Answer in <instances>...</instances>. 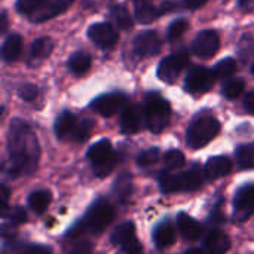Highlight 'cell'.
Instances as JSON below:
<instances>
[{"label":"cell","mask_w":254,"mask_h":254,"mask_svg":"<svg viewBox=\"0 0 254 254\" xmlns=\"http://www.w3.org/2000/svg\"><path fill=\"white\" fill-rule=\"evenodd\" d=\"M208 0H185V4L189 7V9H198L201 6H204Z\"/></svg>","instance_id":"cell-42"},{"label":"cell","mask_w":254,"mask_h":254,"mask_svg":"<svg viewBox=\"0 0 254 254\" xmlns=\"http://www.w3.org/2000/svg\"><path fill=\"white\" fill-rule=\"evenodd\" d=\"M214 80H216V76L213 70L202 67V65H195L189 70L186 80H185V86L192 94H204L211 89V86L214 85Z\"/></svg>","instance_id":"cell-9"},{"label":"cell","mask_w":254,"mask_h":254,"mask_svg":"<svg viewBox=\"0 0 254 254\" xmlns=\"http://www.w3.org/2000/svg\"><path fill=\"white\" fill-rule=\"evenodd\" d=\"M143 110H144V122L152 132L159 134L168 127L170 116H171V106L158 92H150L146 95Z\"/></svg>","instance_id":"cell-4"},{"label":"cell","mask_w":254,"mask_h":254,"mask_svg":"<svg viewBox=\"0 0 254 254\" xmlns=\"http://www.w3.org/2000/svg\"><path fill=\"white\" fill-rule=\"evenodd\" d=\"M77 125V119L71 112H63L57 116L55 124H54V131L55 135L60 140H67L71 137L74 128Z\"/></svg>","instance_id":"cell-21"},{"label":"cell","mask_w":254,"mask_h":254,"mask_svg":"<svg viewBox=\"0 0 254 254\" xmlns=\"http://www.w3.org/2000/svg\"><path fill=\"white\" fill-rule=\"evenodd\" d=\"M7 153H9V176H30L37 170L40 147L37 137L27 122L22 119H12L7 132Z\"/></svg>","instance_id":"cell-1"},{"label":"cell","mask_w":254,"mask_h":254,"mask_svg":"<svg viewBox=\"0 0 254 254\" xmlns=\"http://www.w3.org/2000/svg\"><path fill=\"white\" fill-rule=\"evenodd\" d=\"M189 64V52L182 49L164 58L158 67V77L167 83H173L179 74L188 67Z\"/></svg>","instance_id":"cell-7"},{"label":"cell","mask_w":254,"mask_h":254,"mask_svg":"<svg viewBox=\"0 0 254 254\" xmlns=\"http://www.w3.org/2000/svg\"><path fill=\"white\" fill-rule=\"evenodd\" d=\"M188 28H189V21H188V19H183V18L176 19V21L168 27L167 39L171 40V42H174L176 39L182 37V36L188 31Z\"/></svg>","instance_id":"cell-35"},{"label":"cell","mask_w":254,"mask_h":254,"mask_svg":"<svg viewBox=\"0 0 254 254\" xmlns=\"http://www.w3.org/2000/svg\"><path fill=\"white\" fill-rule=\"evenodd\" d=\"M21 51H22V39L19 34H9L4 42H3V46H1V58L7 63L10 61H15L19 58L21 55Z\"/></svg>","instance_id":"cell-23"},{"label":"cell","mask_w":254,"mask_h":254,"mask_svg":"<svg viewBox=\"0 0 254 254\" xmlns=\"http://www.w3.org/2000/svg\"><path fill=\"white\" fill-rule=\"evenodd\" d=\"M159 186L164 193L195 192L202 186V170L198 165H193L190 170L179 174L164 171L159 176Z\"/></svg>","instance_id":"cell-3"},{"label":"cell","mask_w":254,"mask_h":254,"mask_svg":"<svg viewBox=\"0 0 254 254\" xmlns=\"http://www.w3.org/2000/svg\"><path fill=\"white\" fill-rule=\"evenodd\" d=\"M153 241L155 246L159 250L168 249L176 243V229L170 222H164L161 225L156 226L155 232H153Z\"/></svg>","instance_id":"cell-22"},{"label":"cell","mask_w":254,"mask_h":254,"mask_svg":"<svg viewBox=\"0 0 254 254\" xmlns=\"http://www.w3.org/2000/svg\"><path fill=\"white\" fill-rule=\"evenodd\" d=\"M88 37L101 49H112L118 40L119 33L118 30L109 22H97L88 28Z\"/></svg>","instance_id":"cell-13"},{"label":"cell","mask_w":254,"mask_h":254,"mask_svg":"<svg viewBox=\"0 0 254 254\" xmlns=\"http://www.w3.org/2000/svg\"><path fill=\"white\" fill-rule=\"evenodd\" d=\"M73 1L74 0H46V3L37 12H34L30 19L33 22H45L48 19H52L54 16L65 12Z\"/></svg>","instance_id":"cell-16"},{"label":"cell","mask_w":254,"mask_h":254,"mask_svg":"<svg viewBox=\"0 0 254 254\" xmlns=\"http://www.w3.org/2000/svg\"><path fill=\"white\" fill-rule=\"evenodd\" d=\"M46 3V0H18L15 7L16 10L21 13V15H25V16H31L34 12H37L43 4Z\"/></svg>","instance_id":"cell-33"},{"label":"cell","mask_w":254,"mask_h":254,"mask_svg":"<svg viewBox=\"0 0 254 254\" xmlns=\"http://www.w3.org/2000/svg\"><path fill=\"white\" fill-rule=\"evenodd\" d=\"M231 249V240L229 237L222 232L220 229H213L208 232V235L205 237V241H204V250L207 253H226L229 252Z\"/></svg>","instance_id":"cell-20"},{"label":"cell","mask_w":254,"mask_h":254,"mask_svg":"<svg viewBox=\"0 0 254 254\" xmlns=\"http://www.w3.org/2000/svg\"><path fill=\"white\" fill-rule=\"evenodd\" d=\"M252 73L254 74V64H253V67H252Z\"/></svg>","instance_id":"cell-45"},{"label":"cell","mask_w":254,"mask_h":254,"mask_svg":"<svg viewBox=\"0 0 254 254\" xmlns=\"http://www.w3.org/2000/svg\"><path fill=\"white\" fill-rule=\"evenodd\" d=\"M110 243L116 247H121L125 253H141V246L135 237V225L132 222H125L119 225L110 235Z\"/></svg>","instance_id":"cell-8"},{"label":"cell","mask_w":254,"mask_h":254,"mask_svg":"<svg viewBox=\"0 0 254 254\" xmlns=\"http://www.w3.org/2000/svg\"><path fill=\"white\" fill-rule=\"evenodd\" d=\"M127 100L128 97L122 92H110L94 98L91 103V109H94L101 116L109 118L116 115L119 110H124V107L127 106Z\"/></svg>","instance_id":"cell-10"},{"label":"cell","mask_w":254,"mask_h":254,"mask_svg":"<svg viewBox=\"0 0 254 254\" xmlns=\"http://www.w3.org/2000/svg\"><path fill=\"white\" fill-rule=\"evenodd\" d=\"M4 219L10 220L12 223H24L27 220V213L22 207L19 205H15V207H10V208H6V211L1 213Z\"/></svg>","instance_id":"cell-37"},{"label":"cell","mask_w":254,"mask_h":254,"mask_svg":"<svg viewBox=\"0 0 254 254\" xmlns=\"http://www.w3.org/2000/svg\"><path fill=\"white\" fill-rule=\"evenodd\" d=\"M134 1V4H137V3H143V1H150V0H132Z\"/></svg>","instance_id":"cell-44"},{"label":"cell","mask_w":254,"mask_h":254,"mask_svg":"<svg viewBox=\"0 0 254 254\" xmlns=\"http://www.w3.org/2000/svg\"><path fill=\"white\" fill-rule=\"evenodd\" d=\"M91 64H92V60H91V55L83 52V51H77L74 52L70 58H68V70L74 74H83L86 73L89 68H91Z\"/></svg>","instance_id":"cell-25"},{"label":"cell","mask_w":254,"mask_h":254,"mask_svg":"<svg viewBox=\"0 0 254 254\" xmlns=\"http://www.w3.org/2000/svg\"><path fill=\"white\" fill-rule=\"evenodd\" d=\"M254 213V185L243 186L234 199V217L237 222H247Z\"/></svg>","instance_id":"cell-11"},{"label":"cell","mask_w":254,"mask_h":254,"mask_svg":"<svg viewBox=\"0 0 254 254\" xmlns=\"http://www.w3.org/2000/svg\"><path fill=\"white\" fill-rule=\"evenodd\" d=\"M219 46H220L219 34L214 30H204L192 42L190 51L193 55L199 58H211L219 51Z\"/></svg>","instance_id":"cell-12"},{"label":"cell","mask_w":254,"mask_h":254,"mask_svg":"<svg viewBox=\"0 0 254 254\" xmlns=\"http://www.w3.org/2000/svg\"><path fill=\"white\" fill-rule=\"evenodd\" d=\"M51 201H52V193L49 190H36L28 196V207L36 214H42L48 210Z\"/></svg>","instance_id":"cell-27"},{"label":"cell","mask_w":254,"mask_h":254,"mask_svg":"<svg viewBox=\"0 0 254 254\" xmlns=\"http://www.w3.org/2000/svg\"><path fill=\"white\" fill-rule=\"evenodd\" d=\"M220 132V122L210 115H199L188 129V144L192 149L205 147Z\"/></svg>","instance_id":"cell-5"},{"label":"cell","mask_w":254,"mask_h":254,"mask_svg":"<svg viewBox=\"0 0 254 254\" xmlns=\"http://www.w3.org/2000/svg\"><path fill=\"white\" fill-rule=\"evenodd\" d=\"M22 252H28V253H51V249L42 247V246H30L27 249H22Z\"/></svg>","instance_id":"cell-41"},{"label":"cell","mask_w":254,"mask_h":254,"mask_svg":"<svg viewBox=\"0 0 254 254\" xmlns=\"http://www.w3.org/2000/svg\"><path fill=\"white\" fill-rule=\"evenodd\" d=\"M213 71H214L216 79H228V77L235 74V71H237V61L234 58H223V60H220L214 65Z\"/></svg>","instance_id":"cell-31"},{"label":"cell","mask_w":254,"mask_h":254,"mask_svg":"<svg viewBox=\"0 0 254 254\" xmlns=\"http://www.w3.org/2000/svg\"><path fill=\"white\" fill-rule=\"evenodd\" d=\"M237 161L240 168L247 170V168H254V141L249 144H241L237 152Z\"/></svg>","instance_id":"cell-30"},{"label":"cell","mask_w":254,"mask_h":254,"mask_svg":"<svg viewBox=\"0 0 254 254\" xmlns=\"http://www.w3.org/2000/svg\"><path fill=\"white\" fill-rule=\"evenodd\" d=\"M158 15L159 13L155 9V6L152 4V0L135 4V18L141 24H150V22H153L158 18Z\"/></svg>","instance_id":"cell-28"},{"label":"cell","mask_w":254,"mask_h":254,"mask_svg":"<svg viewBox=\"0 0 254 254\" xmlns=\"http://www.w3.org/2000/svg\"><path fill=\"white\" fill-rule=\"evenodd\" d=\"M0 18H1V24H0V31H1V33H4V31L7 30V15H6V12H4V10L1 12V16H0Z\"/></svg>","instance_id":"cell-43"},{"label":"cell","mask_w":254,"mask_h":254,"mask_svg":"<svg viewBox=\"0 0 254 254\" xmlns=\"http://www.w3.org/2000/svg\"><path fill=\"white\" fill-rule=\"evenodd\" d=\"M143 118H144V110L138 104H128L124 107L121 113V132L122 134H135L141 129L143 125Z\"/></svg>","instance_id":"cell-15"},{"label":"cell","mask_w":254,"mask_h":254,"mask_svg":"<svg viewBox=\"0 0 254 254\" xmlns=\"http://www.w3.org/2000/svg\"><path fill=\"white\" fill-rule=\"evenodd\" d=\"M159 159V149L158 147H150L147 150H143L138 158H137V164L140 167H150L153 164H156V161Z\"/></svg>","instance_id":"cell-36"},{"label":"cell","mask_w":254,"mask_h":254,"mask_svg":"<svg viewBox=\"0 0 254 254\" xmlns=\"http://www.w3.org/2000/svg\"><path fill=\"white\" fill-rule=\"evenodd\" d=\"M244 109H246L249 113L254 115V89L253 91H250V92L246 95V98H244Z\"/></svg>","instance_id":"cell-39"},{"label":"cell","mask_w":254,"mask_h":254,"mask_svg":"<svg viewBox=\"0 0 254 254\" xmlns=\"http://www.w3.org/2000/svg\"><path fill=\"white\" fill-rule=\"evenodd\" d=\"M232 171V161L228 156H213L204 167V174L208 180H217Z\"/></svg>","instance_id":"cell-19"},{"label":"cell","mask_w":254,"mask_h":254,"mask_svg":"<svg viewBox=\"0 0 254 254\" xmlns=\"http://www.w3.org/2000/svg\"><path fill=\"white\" fill-rule=\"evenodd\" d=\"M94 127H95V121L94 119L88 118V119H83V121H77V125H76L70 140H73L76 143L86 141L91 137V134L94 131Z\"/></svg>","instance_id":"cell-29"},{"label":"cell","mask_w":254,"mask_h":254,"mask_svg":"<svg viewBox=\"0 0 254 254\" xmlns=\"http://www.w3.org/2000/svg\"><path fill=\"white\" fill-rule=\"evenodd\" d=\"M7 199H9V189L6 185H1V213L7 208Z\"/></svg>","instance_id":"cell-40"},{"label":"cell","mask_w":254,"mask_h":254,"mask_svg":"<svg viewBox=\"0 0 254 254\" xmlns=\"http://www.w3.org/2000/svg\"><path fill=\"white\" fill-rule=\"evenodd\" d=\"M162 48L159 34L153 30H146L138 33L132 40V51L138 57H153Z\"/></svg>","instance_id":"cell-14"},{"label":"cell","mask_w":254,"mask_h":254,"mask_svg":"<svg viewBox=\"0 0 254 254\" xmlns=\"http://www.w3.org/2000/svg\"><path fill=\"white\" fill-rule=\"evenodd\" d=\"M86 156L92 164L94 174L100 179L107 177L118 165V155L115 153L112 143L106 138L94 143L88 149Z\"/></svg>","instance_id":"cell-6"},{"label":"cell","mask_w":254,"mask_h":254,"mask_svg":"<svg viewBox=\"0 0 254 254\" xmlns=\"http://www.w3.org/2000/svg\"><path fill=\"white\" fill-rule=\"evenodd\" d=\"M37 86L33 83H24L18 89V97L24 101H33L37 97Z\"/></svg>","instance_id":"cell-38"},{"label":"cell","mask_w":254,"mask_h":254,"mask_svg":"<svg viewBox=\"0 0 254 254\" xmlns=\"http://www.w3.org/2000/svg\"><path fill=\"white\" fill-rule=\"evenodd\" d=\"M110 16L116 24V27L121 30H129L134 25V19L131 13L124 4H113L110 9Z\"/></svg>","instance_id":"cell-26"},{"label":"cell","mask_w":254,"mask_h":254,"mask_svg":"<svg viewBox=\"0 0 254 254\" xmlns=\"http://www.w3.org/2000/svg\"><path fill=\"white\" fill-rule=\"evenodd\" d=\"M54 49V42L49 37H39L31 43L30 52H28V65H39L43 63L52 52Z\"/></svg>","instance_id":"cell-18"},{"label":"cell","mask_w":254,"mask_h":254,"mask_svg":"<svg viewBox=\"0 0 254 254\" xmlns=\"http://www.w3.org/2000/svg\"><path fill=\"white\" fill-rule=\"evenodd\" d=\"M115 219V210L110 205L109 201L100 198L97 199L89 210L86 211L82 222H79L74 228L70 229L68 237L71 238H80L85 234H94L100 235Z\"/></svg>","instance_id":"cell-2"},{"label":"cell","mask_w":254,"mask_h":254,"mask_svg":"<svg viewBox=\"0 0 254 254\" xmlns=\"http://www.w3.org/2000/svg\"><path fill=\"white\" fill-rule=\"evenodd\" d=\"M164 162H165L167 170H179V168H182L186 164V158H185L183 152L173 149V150H168L165 153Z\"/></svg>","instance_id":"cell-32"},{"label":"cell","mask_w":254,"mask_h":254,"mask_svg":"<svg viewBox=\"0 0 254 254\" xmlns=\"http://www.w3.org/2000/svg\"><path fill=\"white\" fill-rule=\"evenodd\" d=\"M244 88H246V82L243 79H232L228 83H225L223 95L229 100H235L243 94Z\"/></svg>","instance_id":"cell-34"},{"label":"cell","mask_w":254,"mask_h":254,"mask_svg":"<svg viewBox=\"0 0 254 254\" xmlns=\"http://www.w3.org/2000/svg\"><path fill=\"white\" fill-rule=\"evenodd\" d=\"M177 226H179V232L180 235L186 240V241H198L202 238L204 235V228L202 225L195 220L193 217H190L186 213H180L177 217Z\"/></svg>","instance_id":"cell-17"},{"label":"cell","mask_w":254,"mask_h":254,"mask_svg":"<svg viewBox=\"0 0 254 254\" xmlns=\"http://www.w3.org/2000/svg\"><path fill=\"white\" fill-rule=\"evenodd\" d=\"M113 193L118 198L119 202H127L131 198L132 193V177L128 173H122L115 185H113Z\"/></svg>","instance_id":"cell-24"}]
</instances>
